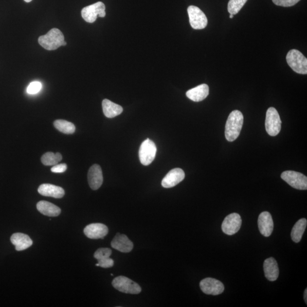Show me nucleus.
Instances as JSON below:
<instances>
[{
    "label": "nucleus",
    "instance_id": "obj_1",
    "mask_svg": "<svg viewBox=\"0 0 307 307\" xmlns=\"http://www.w3.org/2000/svg\"><path fill=\"white\" fill-rule=\"evenodd\" d=\"M244 116L240 111L235 110L229 114L225 126V134L226 139L229 142L235 141L240 134Z\"/></svg>",
    "mask_w": 307,
    "mask_h": 307
},
{
    "label": "nucleus",
    "instance_id": "obj_2",
    "mask_svg": "<svg viewBox=\"0 0 307 307\" xmlns=\"http://www.w3.org/2000/svg\"><path fill=\"white\" fill-rule=\"evenodd\" d=\"M65 41L62 32L58 29L54 28L45 36H40L38 38L39 45L47 50H55L62 46Z\"/></svg>",
    "mask_w": 307,
    "mask_h": 307
},
{
    "label": "nucleus",
    "instance_id": "obj_3",
    "mask_svg": "<svg viewBox=\"0 0 307 307\" xmlns=\"http://www.w3.org/2000/svg\"><path fill=\"white\" fill-rule=\"evenodd\" d=\"M286 60L293 72L303 75H307V59L299 50H290L286 56Z\"/></svg>",
    "mask_w": 307,
    "mask_h": 307
},
{
    "label": "nucleus",
    "instance_id": "obj_4",
    "mask_svg": "<svg viewBox=\"0 0 307 307\" xmlns=\"http://www.w3.org/2000/svg\"><path fill=\"white\" fill-rule=\"evenodd\" d=\"M282 121L278 111L271 107L266 112L265 127L266 131L271 136H276L281 130Z\"/></svg>",
    "mask_w": 307,
    "mask_h": 307
},
{
    "label": "nucleus",
    "instance_id": "obj_5",
    "mask_svg": "<svg viewBox=\"0 0 307 307\" xmlns=\"http://www.w3.org/2000/svg\"><path fill=\"white\" fill-rule=\"evenodd\" d=\"M112 285L114 289L121 292L138 294L141 292V287L137 283L124 276L114 278L112 281Z\"/></svg>",
    "mask_w": 307,
    "mask_h": 307
},
{
    "label": "nucleus",
    "instance_id": "obj_6",
    "mask_svg": "<svg viewBox=\"0 0 307 307\" xmlns=\"http://www.w3.org/2000/svg\"><path fill=\"white\" fill-rule=\"evenodd\" d=\"M281 178L290 186L300 190L307 189V178L305 175L298 172L286 171L281 174Z\"/></svg>",
    "mask_w": 307,
    "mask_h": 307
},
{
    "label": "nucleus",
    "instance_id": "obj_7",
    "mask_svg": "<svg viewBox=\"0 0 307 307\" xmlns=\"http://www.w3.org/2000/svg\"><path fill=\"white\" fill-rule=\"evenodd\" d=\"M157 147L153 141L150 139L144 140L142 143L139 150L141 163L144 166L150 164L155 159L157 153Z\"/></svg>",
    "mask_w": 307,
    "mask_h": 307
},
{
    "label": "nucleus",
    "instance_id": "obj_8",
    "mask_svg": "<svg viewBox=\"0 0 307 307\" xmlns=\"http://www.w3.org/2000/svg\"><path fill=\"white\" fill-rule=\"evenodd\" d=\"M106 6L102 2H97L84 8L82 11L83 18L87 22L93 23L97 17L105 18L106 15Z\"/></svg>",
    "mask_w": 307,
    "mask_h": 307
},
{
    "label": "nucleus",
    "instance_id": "obj_9",
    "mask_svg": "<svg viewBox=\"0 0 307 307\" xmlns=\"http://www.w3.org/2000/svg\"><path fill=\"white\" fill-rule=\"evenodd\" d=\"M190 25L192 28L201 30L206 28L208 19L206 16L197 6L191 5L187 9Z\"/></svg>",
    "mask_w": 307,
    "mask_h": 307
},
{
    "label": "nucleus",
    "instance_id": "obj_10",
    "mask_svg": "<svg viewBox=\"0 0 307 307\" xmlns=\"http://www.w3.org/2000/svg\"><path fill=\"white\" fill-rule=\"evenodd\" d=\"M241 224L242 220L240 215L233 213L227 216L222 222V231L226 235H234L240 229Z\"/></svg>",
    "mask_w": 307,
    "mask_h": 307
},
{
    "label": "nucleus",
    "instance_id": "obj_11",
    "mask_svg": "<svg viewBox=\"0 0 307 307\" xmlns=\"http://www.w3.org/2000/svg\"><path fill=\"white\" fill-rule=\"evenodd\" d=\"M200 287L201 291L207 295H218L224 291V286L222 282L211 278L202 280Z\"/></svg>",
    "mask_w": 307,
    "mask_h": 307
},
{
    "label": "nucleus",
    "instance_id": "obj_12",
    "mask_svg": "<svg viewBox=\"0 0 307 307\" xmlns=\"http://www.w3.org/2000/svg\"><path fill=\"white\" fill-rule=\"evenodd\" d=\"M258 225L259 232L264 237H269L274 229V222L271 214L268 212H263L259 215Z\"/></svg>",
    "mask_w": 307,
    "mask_h": 307
},
{
    "label": "nucleus",
    "instance_id": "obj_13",
    "mask_svg": "<svg viewBox=\"0 0 307 307\" xmlns=\"http://www.w3.org/2000/svg\"><path fill=\"white\" fill-rule=\"evenodd\" d=\"M184 178L185 173L183 170L180 168H174L163 179L162 185L167 188L174 187L183 181Z\"/></svg>",
    "mask_w": 307,
    "mask_h": 307
},
{
    "label": "nucleus",
    "instance_id": "obj_14",
    "mask_svg": "<svg viewBox=\"0 0 307 307\" xmlns=\"http://www.w3.org/2000/svg\"><path fill=\"white\" fill-rule=\"evenodd\" d=\"M88 181L93 190H98L103 184V172L99 165L94 164L90 167L88 173Z\"/></svg>",
    "mask_w": 307,
    "mask_h": 307
},
{
    "label": "nucleus",
    "instance_id": "obj_15",
    "mask_svg": "<svg viewBox=\"0 0 307 307\" xmlns=\"http://www.w3.org/2000/svg\"><path fill=\"white\" fill-rule=\"evenodd\" d=\"M84 234L90 239H103L108 234V228L100 223L91 224L84 229Z\"/></svg>",
    "mask_w": 307,
    "mask_h": 307
},
{
    "label": "nucleus",
    "instance_id": "obj_16",
    "mask_svg": "<svg viewBox=\"0 0 307 307\" xmlns=\"http://www.w3.org/2000/svg\"><path fill=\"white\" fill-rule=\"evenodd\" d=\"M111 246L114 249L123 253H129L133 249V244L126 235L117 234L113 238Z\"/></svg>",
    "mask_w": 307,
    "mask_h": 307
},
{
    "label": "nucleus",
    "instance_id": "obj_17",
    "mask_svg": "<svg viewBox=\"0 0 307 307\" xmlns=\"http://www.w3.org/2000/svg\"><path fill=\"white\" fill-rule=\"evenodd\" d=\"M39 194L44 197H52L56 199L62 198L65 194L62 187L50 184H43L38 188Z\"/></svg>",
    "mask_w": 307,
    "mask_h": 307
},
{
    "label": "nucleus",
    "instance_id": "obj_18",
    "mask_svg": "<svg viewBox=\"0 0 307 307\" xmlns=\"http://www.w3.org/2000/svg\"><path fill=\"white\" fill-rule=\"evenodd\" d=\"M264 270L266 278L270 281H275L279 276L277 262L274 258L266 259L264 263Z\"/></svg>",
    "mask_w": 307,
    "mask_h": 307
},
{
    "label": "nucleus",
    "instance_id": "obj_19",
    "mask_svg": "<svg viewBox=\"0 0 307 307\" xmlns=\"http://www.w3.org/2000/svg\"><path fill=\"white\" fill-rule=\"evenodd\" d=\"M11 241L18 251H24L33 245V241L29 236L21 233L13 234L11 236Z\"/></svg>",
    "mask_w": 307,
    "mask_h": 307
},
{
    "label": "nucleus",
    "instance_id": "obj_20",
    "mask_svg": "<svg viewBox=\"0 0 307 307\" xmlns=\"http://www.w3.org/2000/svg\"><path fill=\"white\" fill-rule=\"evenodd\" d=\"M209 94V87L207 84H202L200 86L188 90L186 96L195 102H200L206 99Z\"/></svg>",
    "mask_w": 307,
    "mask_h": 307
},
{
    "label": "nucleus",
    "instance_id": "obj_21",
    "mask_svg": "<svg viewBox=\"0 0 307 307\" xmlns=\"http://www.w3.org/2000/svg\"><path fill=\"white\" fill-rule=\"evenodd\" d=\"M37 210L43 215L56 217L61 213V210L56 205L46 201H40L36 205Z\"/></svg>",
    "mask_w": 307,
    "mask_h": 307
},
{
    "label": "nucleus",
    "instance_id": "obj_22",
    "mask_svg": "<svg viewBox=\"0 0 307 307\" xmlns=\"http://www.w3.org/2000/svg\"><path fill=\"white\" fill-rule=\"evenodd\" d=\"M104 115L108 118L115 117L123 112V107L108 99H104L102 103Z\"/></svg>",
    "mask_w": 307,
    "mask_h": 307
},
{
    "label": "nucleus",
    "instance_id": "obj_23",
    "mask_svg": "<svg viewBox=\"0 0 307 307\" xmlns=\"http://www.w3.org/2000/svg\"><path fill=\"white\" fill-rule=\"evenodd\" d=\"M307 221L306 218H301L296 222L292 229L291 236L293 242L298 243L301 240L306 230Z\"/></svg>",
    "mask_w": 307,
    "mask_h": 307
},
{
    "label": "nucleus",
    "instance_id": "obj_24",
    "mask_svg": "<svg viewBox=\"0 0 307 307\" xmlns=\"http://www.w3.org/2000/svg\"><path fill=\"white\" fill-rule=\"evenodd\" d=\"M54 126L60 132L66 134H73L76 130V127L72 123L63 120L55 121L54 123Z\"/></svg>",
    "mask_w": 307,
    "mask_h": 307
},
{
    "label": "nucleus",
    "instance_id": "obj_25",
    "mask_svg": "<svg viewBox=\"0 0 307 307\" xmlns=\"http://www.w3.org/2000/svg\"><path fill=\"white\" fill-rule=\"evenodd\" d=\"M62 160L61 154L57 153L56 154L52 152H48L43 155L41 158L42 163L45 166H55Z\"/></svg>",
    "mask_w": 307,
    "mask_h": 307
},
{
    "label": "nucleus",
    "instance_id": "obj_26",
    "mask_svg": "<svg viewBox=\"0 0 307 307\" xmlns=\"http://www.w3.org/2000/svg\"><path fill=\"white\" fill-rule=\"evenodd\" d=\"M248 0H229L228 11L231 15H237L241 11Z\"/></svg>",
    "mask_w": 307,
    "mask_h": 307
},
{
    "label": "nucleus",
    "instance_id": "obj_27",
    "mask_svg": "<svg viewBox=\"0 0 307 307\" xmlns=\"http://www.w3.org/2000/svg\"><path fill=\"white\" fill-rule=\"evenodd\" d=\"M112 253V250L109 248H100L94 253V257L97 261L101 260V259L109 258Z\"/></svg>",
    "mask_w": 307,
    "mask_h": 307
},
{
    "label": "nucleus",
    "instance_id": "obj_28",
    "mask_svg": "<svg viewBox=\"0 0 307 307\" xmlns=\"http://www.w3.org/2000/svg\"><path fill=\"white\" fill-rule=\"evenodd\" d=\"M300 1V0H272L274 4L283 7H290L296 5Z\"/></svg>",
    "mask_w": 307,
    "mask_h": 307
},
{
    "label": "nucleus",
    "instance_id": "obj_29",
    "mask_svg": "<svg viewBox=\"0 0 307 307\" xmlns=\"http://www.w3.org/2000/svg\"><path fill=\"white\" fill-rule=\"evenodd\" d=\"M42 89V84L39 82H33L30 83L27 89V92L30 94L38 93Z\"/></svg>",
    "mask_w": 307,
    "mask_h": 307
},
{
    "label": "nucleus",
    "instance_id": "obj_30",
    "mask_svg": "<svg viewBox=\"0 0 307 307\" xmlns=\"http://www.w3.org/2000/svg\"><path fill=\"white\" fill-rule=\"evenodd\" d=\"M113 265L114 261L112 259L110 258L101 259V260L98 261V264H96V266H100V267L106 269L112 268Z\"/></svg>",
    "mask_w": 307,
    "mask_h": 307
},
{
    "label": "nucleus",
    "instance_id": "obj_31",
    "mask_svg": "<svg viewBox=\"0 0 307 307\" xmlns=\"http://www.w3.org/2000/svg\"><path fill=\"white\" fill-rule=\"evenodd\" d=\"M67 169V166L66 163H62L59 164H56L55 166H53L51 169V171L54 173H63Z\"/></svg>",
    "mask_w": 307,
    "mask_h": 307
},
{
    "label": "nucleus",
    "instance_id": "obj_32",
    "mask_svg": "<svg viewBox=\"0 0 307 307\" xmlns=\"http://www.w3.org/2000/svg\"><path fill=\"white\" fill-rule=\"evenodd\" d=\"M304 299L306 304H307V289H306L305 293H304Z\"/></svg>",
    "mask_w": 307,
    "mask_h": 307
},
{
    "label": "nucleus",
    "instance_id": "obj_33",
    "mask_svg": "<svg viewBox=\"0 0 307 307\" xmlns=\"http://www.w3.org/2000/svg\"><path fill=\"white\" fill-rule=\"evenodd\" d=\"M66 45H67V43H66V42L64 41V42H63V43L62 46H66Z\"/></svg>",
    "mask_w": 307,
    "mask_h": 307
},
{
    "label": "nucleus",
    "instance_id": "obj_34",
    "mask_svg": "<svg viewBox=\"0 0 307 307\" xmlns=\"http://www.w3.org/2000/svg\"><path fill=\"white\" fill-rule=\"evenodd\" d=\"M24 1L26 2H30L32 1V0H24Z\"/></svg>",
    "mask_w": 307,
    "mask_h": 307
},
{
    "label": "nucleus",
    "instance_id": "obj_35",
    "mask_svg": "<svg viewBox=\"0 0 307 307\" xmlns=\"http://www.w3.org/2000/svg\"><path fill=\"white\" fill-rule=\"evenodd\" d=\"M234 15H231L230 16H229V18H234Z\"/></svg>",
    "mask_w": 307,
    "mask_h": 307
}]
</instances>
